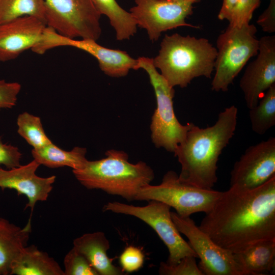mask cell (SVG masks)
Wrapping results in <instances>:
<instances>
[{
  "label": "cell",
  "mask_w": 275,
  "mask_h": 275,
  "mask_svg": "<svg viewBox=\"0 0 275 275\" xmlns=\"http://www.w3.org/2000/svg\"><path fill=\"white\" fill-rule=\"evenodd\" d=\"M200 0L177 2L173 0H134L130 10L137 26L147 31L152 41L162 32L181 26L199 28L187 23L185 19L193 12V5Z\"/></svg>",
  "instance_id": "cell-12"
},
{
  "label": "cell",
  "mask_w": 275,
  "mask_h": 275,
  "mask_svg": "<svg viewBox=\"0 0 275 275\" xmlns=\"http://www.w3.org/2000/svg\"><path fill=\"white\" fill-rule=\"evenodd\" d=\"M148 202V204L144 206L110 202L104 205L103 210L133 216L150 226L168 249L169 255L166 263L169 265L177 264L186 256L198 258L174 224L171 217V207L156 200Z\"/></svg>",
  "instance_id": "cell-8"
},
{
  "label": "cell",
  "mask_w": 275,
  "mask_h": 275,
  "mask_svg": "<svg viewBox=\"0 0 275 275\" xmlns=\"http://www.w3.org/2000/svg\"><path fill=\"white\" fill-rule=\"evenodd\" d=\"M21 89L18 82L0 79V110L12 108L16 105Z\"/></svg>",
  "instance_id": "cell-30"
},
{
  "label": "cell",
  "mask_w": 275,
  "mask_h": 275,
  "mask_svg": "<svg viewBox=\"0 0 275 275\" xmlns=\"http://www.w3.org/2000/svg\"><path fill=\"white\" fill-rule=\"evenodd\" d=\"M216 48L204 38L166 35L153 63L169 84L186 87L195 78H211L214 71Z\"/></svg>",
  "instance_id": "cell-3"
},
{
  "label": "cell",
  "mask_w": 275,
  "mask_h": 275,
  "mask_svg": "<svg viewBox=\"0 0 275 275\" xmlns=\"http://www.w3.org/2000/svg\"><path fill=\"white\" fill-rule=\"evenodd\" d=\"M22 154L19 149L11 145L4 144L0 137V165L11 169L21 166Z\"/></svg>",
  "instance_id": "cell-31"
},
{
  "label": "cell",
  "mask_w": 275,
  "mask_h": 275,
  "mask_svg": "<svg viewBox=\"0 0 275 275\" xmlns=\"http://www.w3.org/2000/svg\"><path fill=\"white\" fill-rule=\"evenodd\" d=\"M137 61L138 69H143L148 74L156 97V107L150 126L152 142L156 147L174 153L194 123L182 125L177 119L173 106L174 88L158 71L153 59L141 57Z\"/></svg>",
  "instance_id": "cell-6"
},
{
  "label": "cell",
  "mask_w": 275,
  "mask_h": 275,
  "mask_svg": "<svg viewBox=\"0 0 275 275\" xmlns=\"http://www.w3.org/2000/svg\"><path fill=\"white\" fill-rule=\"evenodd\" d=\"M61 46L75 47L90 54L97 60L101 70L111 77L125 76L130 70H138L137 59L126 51L105 47L92 39L66 37L47 26L39 43L32 50L42 54L50 49Z\"/></svg>",
  "instance_id": "cell-10"
},
{
  "label": "cell",
  "mask_w": 275,
  "mask_h": 275,
  "mask_svg": "<svg viewBox=\"0 0 275 275\" xmlns=\"http://www.w3.org/2000/svg\"><path fill=\"white\" fill-rule=\"evenodd\" d=\"M173 1H177V2H182V1H185L186 0H173Z\"/></svg>",
  "instance_id": "cell-34"
},
{
  "label": "cell",
  "mask_w": 275,
  "mask_h": 275,
  "mask_svg": "<svg viewBox=\"0 0 275 275\" xmlns=\"http://www.w3.org/2000/svg\"><path fill=\"white\" fill-rule=\"evenodd\" d=\"M17 132L33 149L51 143L39 117L28 112L20 114L17 118Z\"/></svg>",
  "instance_id": "cell-25"
},
{
  "label": "cell",
  "mask_w": 275,
  "mask_h": 275,
  "mask_svg": "<svg viewBox=\"0 0 275 275\" xmlns=\"http://www.w3.org/2000/svg\"><path fill=\"white\" fill-rule=\"evenodd\" d=\"M47 26L70 38L97 41L101 34V14L92 0H44Z\"/></svg>",
  "instance_id": "cell-9"
},
{
  "label": "cell",
  "mask_w": 275,
  "mask_h": 275,
  "mask_svg": "<svg viewBox=\"0 0 275 275\" xmlns=\"http://www.w3.org/2000/svg\"><path fill=\"white\" fill-rule=\"evenodd\" d=\"M47 25L36 17H20L0 24V62L17 58L41 41Z\"/></svg>",
  "instance_id": "cell-15"
},
{
  "label": "cell",
  "mask_w": 275,
  "mask_h": 275,
  "mask_svg": "<svg viewBox=\"0 0 275 275\" xmlns=\"http://www.w3.org/2000/svg\"><path fill=\"white\" fill-rule=\"evenodd\" d=\"M31 152L34 160L49 168L68 167L72 170H80L88 161L85 148L76 146L70 151H66L52 142L40 148L33 149Z\"/></svg>",
  "instance_id": "cell-21"
},
{
  "label": "cell",
  "mask_w": 275,
  "mask_h": 275,
  "mask_svg": "<svg viewBox=\"0 0 275 275\" xmlns=\"http://www.w3.org/2000/svg\"><path fill=\"white\" fill-rule=\"evenodd\" d=\"M237 115V108L232 105L219 113L211 126L200 128L193 124L173 153L181 165V181L212 189L217 181L219 157L235 133Z\"/></svg>",
  "instance_id": "cell-2"
},
{
  "label": "cell",
  "mask_w": 275,
  "mask_h": 275,
  "mask_svg": "<svg viewBox=\"0 0 275 275\" xmlns=\"http://www.w3.org/2000/svg\"><path fill=\"white\" fill-rule=\"evenodd\" d=\"M171 214L178 230L188 238L200 259L198 265L203 275H242L234 254L215 243L190 216L181 217L175 212Z\"/></svg>",
  "instance_id": "cell-11"
},
{
  "label": "cell",
  "mask_w": 275,
  "mask_h": 275,
  "mask_svg": "<svg viewBox=\"0 0 275 275\" xmlns=\"http://www.w3.org/2000/svg\"><path fill=\"white\" fill-rule=\"evenodd\" d=\"M10 274L65 275L58 263L32 244L25 246L13 262Z\"/></svg>",
  "instance_id": "cell-20"
},
{
  "label": "cell",
  "mask_w": 275,
  "mask_h": 275,
  "mask_svg": "<svg viewBox=\"0 0 275 275\" xmlns=\"http://www.w3.org/2000/svg\"><path fill=\"white\" fill-rule=\"evenodd\" d=\"M73 248L83 255L99 275H122L124 271L107 255L109 241L102 232L87 233L76 238Z\"/></svg>",
  "instance_id": "cell-17"
},
{
  "label": "cell",
  "mask_w": 275,
  "mask_h": 275,
  "mask_svg": "<svg viewBox=\"0 0 275 275\" xmlns=\"http://www.w3.org/2000/svg\"><path fill=\"white\" fill-rule=\"evenodd\" d=\"M222 191L198 187L181 181L173 171H168L161 183L143 187L135 200H156L163 202L176 210L181 217L193 213L208 212L213 207Z\"/></svg>",
  "instance_id": "cell-7"
},
{
  "label": "cell",
  "mask_w": 275,
  "mask_h": 275,
  "mask_svg": "<svg viewBox=\"0 0 275 275\" xmlns=\"http://www.w3.org/2000/svg\"><path fill=\"white\" fill-rule=\"evenodd\" d=\"M275 177V138L270 137L248 147L231 172L230 187L256 188Z\"/></svg>",
  "instance_id": "cell-13"
},
{
  "label": "cell",
  "mask_w": 275,
  "mask_h": 275,
  "mask_svg": "<svg viewBox=\"0 0 275 275\" xmlns=\"http://www.w3.org/2000/svg\"><path fill=\"white\" fill-rule=\"evenodd\" d=\"M199 227L233 254L275 239V177L253 189L230 187L222 191Z\"/></svg>",
  "instance_id": "cell-1"
},
{
  "label": "cell",
  "mask_w": 275,
  "mask_h": 275,
  "mask_svg": "<svg viewBox=\"0 0 275 275\" xmlns=\"http://www.w3.org/2000/svg\"><path fill=\"white\" fill-rule=\"evenodd\" d=\"M101 15L109 19L117 40H128L136 32L137 25L131 13L122 8L116 0H92Z\"/></svg>",
  "instance_id": "cell-22"
},
{
  "label": "cell",
  "mask_w": 275,
  "mask_h": 275,
  "mask_svg": "<svg viewBox=\"0 0 275 275\" xmlns=\"http://www.w3.org/2000/svg\"><path fill=\"white\" fill-rule=\"evenodd\" d=\"M196 258L194 256H186L175 265L161 262L158 273L161 275H203L196 263Z\"/></svg>",
  "instance_id": "cell-27"
},
{
  "label": "cell",
  "mask_w": 275,
  "mask_h": 275,
  "mask_svg": "<svg viewBox=\"0 0 275 275\" xmlns=\"http://www.w3.org/2000/svg\"><path fill=\"white\" fill-rule=\"evenodd\" d=\"M261 0H238L229 24L241 25L250 23L254 11L259 6Z\"/></svg>",
  "instance_id": "cell-29"
},
{
  "label": "cell",
  "mask_w": 275,
  "mask_h": 275,
  "mask_svg": "<svg viewBox=\"0 0 275 275\" xmlns=\"http://www.w3.org/2000/svg\"><path fill=\"white\" fill-rule=\"evenodd\" d=\"M267 8L259 16L257 23L263 32L273 33L275 32V0H269Z\"/></svg>",
  "instance_id": "cell-32"
},
{
  "label": "cell",
  "mask_w": 275,
  "mask_h": 275,
  "mask_svg": "<svg viewBox=\"0 0 275 275\" xmlns=\"http://www.w3.org/2000/svg\"><path fill=\"white\" fill-rule=\"evenodd\" d=\"M26 16L45 22L44 0H0V24Z\"/></svg>",
  "instance_id": "cell-24"
},
{
  "label": "cell",
  "mask_w": 275,
  "mask_h": 275,
  "mask_svg": "<svg viewBox=\"0 0 275 275\" xmlns=\"http://www.w3.org/2000/svg\"><path fill=\"white\" fill-rule=\"evenodd\" d=\"M256 27L252 24H229L216 40L217 54L211 90L226 92L249 60L256 56L259 40Z\"/></svg>",
  "instance_id": "cell-5"
},
{
  "label": "cell",
  "mask_w": 275,
  "mask_h": 275,
  "mask_svg": "<svg viewBox=\"0 0 275 275\" xmlns=\"http://www.w3.org/2000/svg\"><path fill=\"white\" fill-rule=\"evenodd\" d=\"M40 164L33 160L26 164L8 170L0 168V188L15 190L18 196H26L28 202L25 209L30 208L31 216L38 201H45L52 189L56 176L39 177L36 174Z\"/></svg>",
  "instance_id": "cell-16"
},
{
  "label": "cell",
  "mask_w": 275,
  "mask_h": 275,
  "mask_svg": "<svg viewBox=\"0 0 275 275\" xmlns=\"http://www.w3.org/2000/svg\"><path fill=\"white\" fill-rule=\"evenodd\" d=\"M65 275H99L86 258L73 248L64 259Z\"/></svg>",
  "instance_id": "cell-26"
},
{
  "label": "cell",
  "mask_w": 275,
  "mask_h": 275,
  "mask_svg": "<svg viewBox=\"0 0 275 275\" xmlns=\"http://www.w3.org/2000/svg\"><path fill=\"white\" fill-rule=\"evenodd\" d=\"M145 255L142 250L129 245L125 248L119 257V263L124 272H133L140 269L143 265Z\"/></svg>",
  "instance_id": "cell-28"
},
{
  "label": "cell",
  "mask_w": 275,
  "mask_h": 275,
  "mask_svg": "<svg viewBox=\"0 0 275 275\" xmlns=\"http://www.w3.org/2000/svg\"><path fill=\"white\" fill-rule=\"evenodd\" d=\"M106 157L89 161L80 170H72L79 182L90 189H101L127 201L135 200L140 189L153 180V169L145 162L132 163L122 150L111 149Z\"/></svg>",
  "instance_id": "cell-4"
},
{
  "label": "cell",
  "mask_w": 275,
  "mask_h": 275,
  "mask_svg": "<svg viewBox=\"0 0 275 275\" xmlns=\"http://www.w3.org/2000/svg\"><path fill=\"white\" fill-rule=\"evenodd\" d=\"M238 0H223L222 7L218 14L219 20L230 21Z\"/></svg>",
  "instance_id": "cell-33"
},
{
  "label": "cell",
  "mask_w": 275,
  "mask_h": 275,
  "mask_svg": "<svg viewBox=\"0 0 275 275\" xmlns=\"http://www.w3.org/2000/svg\"><path fill=\"white\" fill-rule=\"evenodd\" d=\"M249 118L252 130L259 135L265 134L275 125V84L249 109Z\"/></svg>",
  "instance_id": "cell-23"
},
{
  "label": "cell",
  "mask_w": 275,
  "mask_h": 275,
  "mask_svg": "<svg viewBox=\"0 0 275 275\" xmlns=\"http://www.w3.org/2000/svg\"><path fill=\"white\" fill-rule=\"evenodd\" d=\"M259 40L257 57L247 65L239 81L249 109L275 84V36H263Z\"/></svg>",
  "instance_id": "cell-14"
},
{
  "label": "cell",
  "mask_w": 275,
  "mask_h": 275,
  "mask_svg": "<svg viewBox=\"0 0 275 275\" xmlns=\"http://www.w3.org/2000/svg\"><path fill=\"white\" fill-rule=\"evenodd\" d=\"M31 231V217L21 228L0 217V275L10 274L12 263L27 246Z\"/></svg>",
  "instance_id": "cell-18"
},
{
  "label": "cell",
  "mask_w": 275,
  "mask_h": 275,
  "mask_svg": "<svg viewBox=\"0 0 275 275\" xmlns=\"http://www.w3.org/2000/svg\"><path fill=\"white\" fill-rule=\"evenodd\" d=\"M234 256L242 275L272 274L275 268V239L258 241Z\"/></svg>",
  "instance_id": "cell-19"
}]
</instances>
